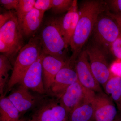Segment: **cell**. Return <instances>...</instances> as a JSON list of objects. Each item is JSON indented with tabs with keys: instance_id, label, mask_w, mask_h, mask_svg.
<instances>
[{
	"instance_id": "6da1fadb",
	"label": "cell",
	"mask_w": 121,
	"mask_h": 121,
	"mask_svg": "<svg viewBox=\"0 0 121 121\" xmlns=\"http://www.w3.org/2000/svg\"><path fill=\"white\" fill-rule=\"evenodd\" d=\"M102 1L90 0L83 1L79 9V18L71 40L70 45L72 54L69 58L75 62L93 32L99 15L105 11Z\"/></svg>"
},
{
	"instance_id": "5bb4252c",
	"label": "cell",
	"mask_w": 121,
	"mask_h": 121,
	"mask_svg": "<svg viewBox=\"0 0 121 121\" xmlns=\"http://www.w3.org/2000/svg\"><path fill=\"white\" fill-rule=\"evenodd\" d=\"M89 90L78 80L68 86L59 99L69 114L83 100Z\"/></svg>"
},
{
	"instance_id": "f546056e",
	"label": "cell",
	"mask_w": 121,
	"mask_h": 121,
	"mask_svg": "<svg viewBox=\"0 0 121 121\" xmlns=\"http://www.w3.org/2000/svg\"><path fill=\"white\" fill-rule=\"evenodd\" d=\"M119 115H119L118 116V115H117L116 119L114 121H121V115L120 114Z\"/></svg>"
},
{
	"instance_id": "cb8c5ba5",
	"label": "cell",
	"mask_w": 121,
	"mask_h": 121,
	"mask_svg": "<svg viewBox=\"0 0 121 121\" xmlns=\"http://www.w3.org/2000/svg\"><path fill=\"white\" fill-rule=\"evenodd\" d=\"M52 7V0H36L34 5L35 8L44 13Z\"/></svg>"
},
{
	"instance_id": "4316f807",
	"label": "cell",
	"mask_w": 121,
	"mask_h": 121,
	"mask_svg": "<svg viewBox=\"0 0 121 121\" xmlns=\"http://www.w3.org/2000/svg\"><path fill=\"white\" fill-rule=\"evenodd\" d=\"M107 1L114 12L113 13L121 15V0H111Z\"/></svg>"
},
{
	"instance_id": "7402d4cb",
	"label": "cell",
	"mask_w": 121,
	"mask_h": 121,
	"mask_svg": "<svg viewBox=\"0 0 121 121\" xmlns=\"http://www.w3.org/2000/svg\"><path fill=\"white\" fill-rule=\"evenodd\" d=\"M73 0H52V11L55 14L67 12L73 4Z\"/></svg>"
},
{
	"instance_id": "ac0fdd59",
	"label": "cell",
	"mask_w": 121,
	"mask_h": 121,
	"mask_svg": "<svg viewBox=\"0 0 121 121\" xmlns=\"http://www.w3.org/2000/svg\"><path fill=\"white\" fill-rule=\"evenodd\" d=\"M105 93L110 97L117 106L121 115V78L112 76L106 83Z\"/></svg>"
},
{
	"instance_id": "44dd1931",
	"label": "cell",
	"mask_w": 121,
	"mask_h": 121,
	"mask_svg": "<svg viewBox=\"0 0 121 121\" xmlns=\"http://www.w3.org/2000/svg\"><path fill=\"white\" fill-rule=\"evenodd\" d=\"M35 0H19L16 14L19 23L28 13L34 8Z\"/></svg>"
},
{
	"instance_id": "3957f363",
	"label": "cell",
	"mask_w": 121,
	"mask_h": 121,
	"mask_svg": "<svg viewBox=\"0 0 121 121\" xmlns=\"http://www.w3.org/2000/svg\"><path fill=\"white\" fill-rule=\"evenodd\" d=\"M39 37L44 54L67 59L65 52L68 47L60 31L58 18L48 21Z\"/></svg>"
},
{
	"instance_id": "2e32d148",
	"label": "cell",
	"mask_w": 121,
	"mask_h": 121,
	"mask_svg": "<svg viewBox=\"0 0 121 121\" xmlns=\"http://www.w3.org/2000/svg\"><path fill=\"white\" fill-rule=\"evenodd\" d=\"M95 94L94 91L89 90L83 100L69 113V121H95Z\"/></svg>"
},
{
	"instance_id": "8fae6325",
	"label": "cell",
	"mask_w": 121,
	"mask_h": 121,
	"mask_svg": "<svg viewBox=\"0 0 121 121\" xmlns=\"http://www.w3.org/2000/svg\"><path fill=\"white\" fill-rule=\"evenodd\" d=\"M29 90L22 85L12 91L8 98L19 111L23 114L33 109L41 99L42 95H35L30 93Z\"/></svg>"
},
{
	"instance_id": "1f68e13d",
	"label": "cell",
	"mask_w": 121,
	"mask_h": 121,
	"mask_svg": "<svg viewBox=\"0 0 121 121\" xmlns=\"http://www.w3.org/2000/svg\"><path fill=\"white\" fill-rule=\"evenodd\" d=\"M29 120H30V121H32V120H31V119H29Z\"/></svg>"
},
{
	"instance_id": "603a6c76",
	"label": "cell",
	"mask_w": 121,
	"mask_h": 121,
	"mask_svg": "<svg viewBox=\"0 0 121 121\" xmlns=\"http://www.w3.org/2000/svg\"><path fill=\"white\" fill-rule=\"evenodd\" d=\"M110 51L116 59L121 60V34L111 44Z\"/></svg>"
},
{
	"instance_id": "30bf717a",
	"label": "cell",
	"mask_w": 121,
	"mask_h": 121,
	"mask_svg": "<svg viewBox=\"0 0 121 121\" xmlns=\"http://www.w3.org/2000/svg\"><path fill=\"white\" fill-rule=\"evenodd\" d=\"M44 54L43 52L31 65L18 83L40 95L47 94L44 86L42 68V60Z\"/></svg>"
},
{
	"instance_id": "d4e9b609",
	"label": "cell",
	"mask_w": 121,
	"mask_h": 121,
	"mask_svg": "<svg viewBox=\"0 0 121 121\" xmlns=\"http://www.w3.org/2000/svg\"><path fill=\"white\" fill-rule=\"evenodd\" d=\"M110 68L112 76L121 78V60L116 59L111 64Z\"/></svg>"
},
{
	"instance_id": "ba28073f",
	"label": "cell",
	"mask_w": 121,
	"mask_h": 121,
	"mask_svg": "<svg viewBox=\"0 0 121 121\" xmlns=\"http://www.w3.org/2000/svg\"><path fill=\"white\" fill-rule=\"evenodd\" d=\"M75 62L69 58L67 59L65 65L56 74L47 94L60 98L68 86L78 81Z\"/></svg>"
},
{
	"instance_id": "484cf974",
	"label": "cell",
	"mask_w": 121,
	"mask_h": 121,
	"mask_svg": "<svg viewBox=\"0 0 121 121\" xmlns=\"http://www.w3.org/2000/svg\"><path fill=\"white\" fill-rule=\"evenodd\" d=\"M19 0H0V4L7 10L15 9L17 8Z\"/></svg>"
},
{
	"instance_id": "7c38bea8",
	"label": "cell",
	"mask_w": 121,
	"mask_h": 121,
	"mask_svg": "<svg viewBox=\"0 0 121 121\" xmlns=\"http://www.w3.org/2000/svg\"><path fill=\"white\" fill-rule=\"evenodd\" d=\"M95 121H114L118 110L112 99L106 93H95L94 97Z\"/></svg>"
},
{
	"instance_id": "7a4b0ae2",
	"label": "cell",
	"mask_w": 121,
	"mask_h": 121,
	"mask_svg": "<svg viewBox=\"0 0 121 121\" xmlns=\"http://www.w3.org/2000/svg\"><path fill=\"white\" fill-rule=\"evenodd\" d=\"M43 52L39 36L31 38L20 50L14 63L13 70L3 97L18 84L29 68Z\"/></svg>"
},
{
	"instance_id": "277c9868",
	"label": "cell",
	"mask_w": 121,
	"mask_h": 121,
	"mask_svg": "<svg viewBox=\"0 0 121 121\" xmlns=\"http://www.w3.org/2000/svg\"><path fill=\"white\" fill-rule=\"evenodd\" d=\"M23 36L16 14L13 13L11 18L0 27V52L10 62L24 45Z\"/></svg>"
},
{
	"instance_id": "83f0119b",
	"label": "cell",
	"mask_w": 121,
	"mask_h": 121,
	"mask_svg": "<svg viewBox=\"0 0 121 121\" xmlns=\"http://www.w3.org/2000/svg\"><path fill=\"white\" fill-rule=\"evenodd\" d=\"M13 13L12 11H9L1 14L0 15V27L7 22L12 16Z\"/></svg>"
},
{
	"instance_id": "9a60e30c",
	"label": "cell",
	"mask_w": 121,
	"mask_h": 121,
	"mask_svg": "<svg viewBox=\"0 0 121 121\" xmlns=\"http://www.w3.org/2000/svg\"><path fill=\"white\" fill-rule=\"evenodd\" d=\"M79 18L77 1L74 0L71 7L65 15L62 17L58 18L60 31L67 47L70 45Z\"/></svg>"
},
{
	"instance_id": "5b68a950",
	"label": "cell",
	"mask_w": 121,
	"mask_h": 121,
	"mask_svg": "<svg viewBox=\"0 0 121 121\" xmlns=\"http://www.w3.org/2000/svg\"><path fill=\"white\" fill-rule=\"evenodd\" d=\"M92 34L93 43L108 54L111 44L121 35V31L115 21L107 13H103L99 17Z\"/></svg>"
},
{
	"instance_id": "9c48e42d",
	"label": "cell",
	"mask_w": 121,
	"mask_h": 121,
	"mask_svg": "<svg viewBox=\"0 0 121 121\" xmlns=\"http://www.w3.org/2000/svg\"><path fill=\"white\" fill-rule=\"evenodd\" d=\"M75 68L78 80L83 86L95 93L103 91L91 71L86 48L82 49L77 57Z\"/></svg>"
},
{
	"instance_id": "52a82bcc",
	"label": "cell",
	"mask_w": 121,
	"mask_h": 121,
	"mask_svg": "<svg viewBox=\"0 0 121 121\" xmlns=\"http://www.w3.org/2000/svg\"><path fill=\"white\" fill-rule=\"evenodd\" d=\"M91 71L96 80L104 88L112 76L106 54L101 48L92 42L86 48Z\"/></svg>"
},
{
	"instance_id": "e0dca14e",
	"label": "cell",
	"mask_w": 121,
	"mask_h": 121,
	"mask_svg": "<svg viewBox=\"0 0 121 121\" xmlns=\"http://www.w3.org/2000/svg\"><path fill=\"white\" fill-rule=\"evenodd\" d=\"M44 13L34 8L19 23L23 36L29 37L39 29L43 19Z\"/></svg>"
},
{
	"instance_id": "8992f818",
	"label": "cell",
	"mask_w": 121,
	"mask_h": 121,
	"mask_svg": "<svg viewBox=\"0 0 121 121\" xmlns=\"http://www.w3.org/2000/svg\"><path fill=\"white\" fill-rule=\"evenodd\" d=\"M33 110L32 121H69V113L59 99L47 94L42 95Z\"/></svg>"
},
{
	"instance_id": "f1b7e54d",
	"label": "cell",
	"mask_w": 121,
	"mask_h": 121,
	"mask_svg": "<svg viewBox=\"0 0 121 121\" xmlns=\"http://www.w3.org/2000/svg\"><path fill=\"white\" fill-rule=\"evenodd\" d=\"M107 13L115 21L118 25L121 31V15L114 13H111L109 11L107 12Z\"/></svg>"
},
{
	"instance_id": "ffe728a7",
	"label": "cell",
	"mask_w": 121,
	"mask_h": 121,
	"mask_svg": "<svg viewBox=\"0 0 121 121\" xmlns=\"http://www.w3.org/2000/svg\"><path fill=\"white\" fill-rule=\"evenodd\" d=\"M13 70L11 62L6 56L0 55V94L4 96L5 91L9 80V73Z\"/></svg>"
},
{
	"instance_id": "4dcf8cb0",
	"label": "cell",
	"mask_w": 121,
	"mask_h": 121,
	"mask_svg": "<svg viewBox=\"0 0 121 121\" xmlns=\"http://www.w3.org/2000/svg\"><path fill=\"white\" fill-rule=\"evenodd\" d=\"M21 121H30V120H24V119H22Z\"/></svg>"
},
{
	"instance_id": "4fadbf2b",
	"label": "cell",
	"mask_w": 121,
	"mask_h": 121,
	"mask_svg": "<svg viewBox=\"0 0 121 121\" xmlns=\"http://www.w3.org/2000/svg\"><path fill=\"white\" fill-rule=\"evenodd\" d=\"M67 60L44 54L42 60V68L44 86L47 94L49 92L56 74L65 65Z\"/></svg>"
},
{
	"instance_id": "d6986e66",
	"label": "cell",
	"mask_w": 121,
	"mask_h": 121,
	"mask_svg": "<svg viewBox=\"0 0 121 121\" xmlns=\"http://www.w3.org/2000/svg\"><path fill=\"white\" fill-rule=\"evenodd\" d=\"M19 111L8 97H0V121H21Z\"/></svg>"
}]
</instances>
